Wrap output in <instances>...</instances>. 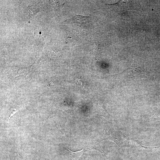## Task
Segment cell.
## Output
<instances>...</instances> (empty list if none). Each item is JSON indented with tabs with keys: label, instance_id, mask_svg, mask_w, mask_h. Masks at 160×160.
Listing matches in <instances>:
<instances>
[{
	"label": "cell",
	"instance_id": "obj_1",
	"mask_svg": "<svg viewBox=\"0 0 160 160\" xmlns=\"http://www.w3.org/2000/svg\"><path fill=\"white\" fill-rule=\"evenodd\" d=\"M111 4L118 6L120 10L122 11L131 9L140 10L142 8L137 1H120L115 4Z\"/></svg>",
	"mask_w": 160,
	"mask_h": 160
},
{
	"label": "cell",
	"instance_id": "obj_3",
	"mask_svg": "<svg viewBox=\"0 0 160 160\" xmlns=\"http://www.w3.org/2000/svg\"><path fill=\"white\" fill-rule=\"evenodd\" d=\"M67 149L69 151V157L72 160H78L83 153V149L75 152L72 151L69 149Z\"/></svg>",
	"mask_w": 160,
	"mask_h": 160
},
{
	"label": "cell",
	"instance_id": "obj_2",
	"mask_svg": "<svg viewBox=\"0 0 160 160\" xmlns=\"http://www.w3.org/2000/svg\"><path fill=\"white\" fill-rule=\"evenodd\" d=\"M89 17L80 15H76L72 17V21L77 24L81 25H84L87 23L90 18Z\"/></svg>",
	"mask_w": 160,
	"mask_h": 160
},
{
	"label": "cell",
	"instance_id": "obj_4",
	"mask_svg": "<svg viewBox=\"0 0 160 160\" xmlns=\"http://www.w3.org/2000/svg\"><path fill=\"white\" fill-rule=\"evenodd\" d=\"M16 160H19V159L18 158H16Z\"/></svg>",
	"mask_w": 160,
	"mask_h": 160
}]
</instances>
